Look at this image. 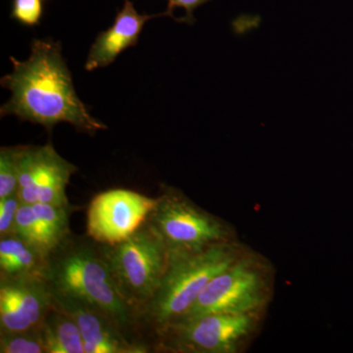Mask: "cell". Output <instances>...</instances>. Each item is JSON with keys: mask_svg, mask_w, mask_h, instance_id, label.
Listing matches in <instances>:
<instances>
[{"mask_svg": "<svg viewBox=\"0 0 353 353\" xmlns=\"http://www.w3.org/2000/svg\"><path fill=\"white\" fill-rule=\"evenodd\" d=\"M271 292L270 267L245 252L208 283L182 319L211 313L259 315Z\"/></svg>", "mask_w": 353, "mask_h": 353, "instance_id": "obj_5", "label": "cell"}, {"mask_svg": "<svg viewBox=\"0 0 353 353\" xmlns=\"http://www.w3.org/2000/svg\"><path fill=\"white\" fill-rule=\"evenodd\" d=\"M21 146H2L0 150V199L18 192Z\"/></svg>", "mask_w": 353, "mask_h": 353, "instance_id": "obj_17", "label": "cell"}, {"mask_svg": "<svg viewBox=\"0 0 353 353\" xmlns=\"http://www.w3.org/2000/svg\"><path fill=\"white\" fill-rule=\"evenodd\" d=\"M52 308V290L46 279L1 277V333H17L39 328Z\"/></svg>", "mask_w": 353, "mask_h": 353, "instance_id": "obj_10", "label": "cell"}, {"mask_svg": "<svg viewBox=\"0 0 353 353\" xmlns=\"http://www.w3.org/2000/svg\"><path fill=\"white\" fill-rule=\"evenodd\" d=\"M157 201L130 190L101 192L88 206V234L102 245L122 243L145 224Z\"/></svg>", "mask_w": 353, "mask_h": 353, "instance_id": "obj_8", "label": "cell"}, {"mask_svg": "<svg viewBox=\"0 0 353 353\" xmlns=\"http://www.w3.org/2000/svg\"><path fill=\"white\" fill-rule=\"evenodd\" d=\"M31 50L26 61L11 57L12 72L0 81L12 94L0 108L1 117L14 115L48 131L62 122L88 134L108 129L90 115L77 95L61 44L50 39H34Z\"/></svg>", "mask_w": 353, "mask_h": 353, "instance_id": "obj_1", "label": "cell"}, {"mask_svg": "<svg viewBox=\"0 0 353 353\" xmlns=\"http://www.w3.org/2000/svg\"><path fill=\"white\" fill-rule=\"evenodd\" d=\"M46 280L53 294L99 309L120 327L131 320L132 306L120 294L101 250L65 243L48 260Z\"/></svg>", "mask_w": 353, "mask_h": 353, "instance_id": "obj_3", "label": "cell"}, {"mask_svg": "<svg viewBox=\"0 0 353 353\" xmlns=\"http://www.w3.org/2000/svg\"><path fill=\"white\" fill-rule=\"evenodd\" d=\"M44 15L43 0H12L11 18L26 27L41 24Z\"/></svg>", "mask_w": 353, "mask_h": 353, "instance_id": "obj_19", "label": "cell"}, {"mask_svg": "<svg viewBox=\"0 0 353 353\" xmlns=\"http://www.w3.org/2000/svg\"><path fill=\"white\" fill-rule=\"evenodd\" d=\"M259 315L211 313L183 318L165 329L168 347L176 352L236 353L254 333Z\"/></svg>", "mask_w": 353, "mask_h": 353, "instance_id": "obj_7", "label": "cell"}, {"mask_svg": "<svg viewBox=\"0 0 353 353\" xmlns=\"http://www.w3.org/2000/svg\"><path fill=\"white\" fill-rule=\"evenodd\" d=\"M1 353H46L41 327L17 333H1Z\"/></svg>", "mask_w": 353, "mask_h": 353, "instance_id": "obj_18", "label": "cell"}, {"mask_svg": "<svg viewBox=\"0 0 353 353\" xmlns=\"http://www.w3.org/2000/svg\"><path fill=\"white\" fill-rule=\"evenodd\" d=\"M124 1V6L118 11L113 25L106 31L101 32L90 46L85 65L87 71L112 64L123 51L137 46L139 34L148 21L164 16V13L155 15L139 14L132 1Z\"/></svg>", "mask_w": 353, "mask_h": 353, "instance_id": "obj_12", "label": "cell"}, {"mask_svg": "<svg viewBox=\"0 0 353 353\" xmlns=\"http://www.w3.org/2000/svg\"><path fill=\"white\" fill-rule=\"evenodd\" d=\"M39 222L43 225L53 253L67 243L70 234L69 217L71 206L51 205L46 203L32 204Z\"/></svg>", "mask_w": 353, "mask_h": 353, "instance_id": "obj_15", "label": "cell"}, {"mask_svg": "<svg viewBox=\"0 0 353 353\" xmlns=\"http://www.w3.org/2000/svg\"><path fill=\"white\" fill-rule=\"evenodd\" d=\"M41 331L46 353H85L82 334L75 321L54 305Z\"/></svg>", "mask_w": 353, "mask_h": 353, "instance_id": "obj_14", "label": "cell"}, {"mask_svg": "<svg viewBox=\"0 0 353 353\" xmlns=\"http://www.w3.org/2000/svg\"><path fill=\"white\" fill-rule=\"evenodd\" d=\"M243 253L245 250L234 241L201 252L169 253L161 284L146 304L148 315L160 333L182 319L208 283Z\"/></svg>", "mask_w": 353, "mask_h": 353, "instance_id": "obj_2", "label": "cell"}, {"mask_svg": "<svg viewBox=\"0 0 353 353\" xmlns=\"http://www.w3.org/2000/svg\"><path fill=\"white\" fill-rule=\"evenodd\" d=\"M157 199L148 221L169 253L201 252L209 246L234 241L229 225L196 206L178 190L166 188Z\"/></svg>", "mask_w": 353, "mask_h": 353, "instance_id": "obj_6", "label": "cell"}, {"mask_svg": "<svg viewBox=\"0 0 353 353\" xmlns=\"http://www.w3.org/2000/svg\"><path fill=\"white\" fill-rule=\"evenodd\" d=\"M22 205L18 192L11 196L0 199V236L13 234L16 215Z\"/></svg>", "mask_w": 353, "mask_h": 353, "instance_id": "obj_20", "label": "cell"}, {"mask_svg": "<svg viewBox=\"0 0 353 353\" xmlns=\"http://www.w3.org/2000/svg\"><path fill=\"white\" fill-rule=\"evenodd\" d=\"M13 234L39 250L46 259L53 254L43 225L39 222L32 204L22 203L16 215Z\"/></svg>", "mask_w": 353, "mask_h": 353, "instance_id": "obj_16", "label": "cell"}, {"mask_svg": "<svg viewBox=\"0 0 353 353\" xmlns=\"http://www.w3.org/2000/svg\"><path fill=\"white\" fill-rule=\"evenodd\" d=\"M167 1H168V6L163 12L164 16H169L176 21V18L174 16V10L176 8H183L185 11V16L181 18L180 22L194 25L196 22L194 16V10L211 0H167Z\"/></svg>", "mask_w": 353, "mask_h": 353, "instance_id": "obj_21", "label": "cell"}, {"mask_svg": "<svg viewBox=\"0 0 353 353\" xmlns=\"http://www.w3.org/2000/svg\"><path fill=\"white\" fill-rule=\"evenodd\" d=\"M101 252L132 307L152 301L168 266L169 250L148 221L122 243L103 245Z\"/></svg>", "mask_w": 353, "mask_h": 353, "instance_id": "obj_4", "label": "cell"}, {"mask_svg": "<svg viewBox=\"0 0 353 353\" xmlns=\"http://www.w3.org/2000/svg\"><path fill=\"white\" fill-rule=\"evenodd\" d=\"M48 259L15 234L0 241V270L3 278L46 279Z\"/></svg>", "mask_w": 353, "mask_h": 353, "instance_id": "obj_13", "label": "cell"}, {"mask_svg": "<svg viewBox=\"0 0 353 353\" xmlns=\"http://www.w3.org/2000/svg\"><path fill=\"white\" fill-rule=\"evenodd\" d=\"M53 305L75 321L82 334L85 353L148 352L143 345L127 341L119 332V325L99 309L57 294H53Z\"/></svg>", "mask_w": 353, "mask_h": 353, "instance_id": "obj_11", "label": "cell"}, {"mask_svg": "<svg viewBox=\"0 0 353 353\" xmlns=\"http://www.w3.org/2000/svg\"><path fill=\"white\" fill-rule=\"evenodd\" d=\"M75 165L60 157L52 145H21L18 194L22 203L68 206L66 194Z\"/></svg>", "mask_w": 353, "mask_h": 353, "instance_id": "obj_9", "label": "cell"}]
</instances>
